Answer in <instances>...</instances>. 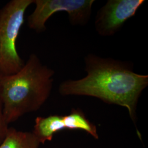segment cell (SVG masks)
Wrapping results in <instances>:
<instances>
[{"mask_svg":"<svg viewBox=\"0 0 148 148\" xmlns=\"http://www.w3.org/2000/svg\"><path fill=\"white\" fill-rule=\"evenodd\" d=\"M87 75L81 79L62 82V95H85L127 109L133 121L138 99L148 85V75L133 71L132 64L89 54L85 58Z\"/></svg>","mask_w":148,"mask_h":148,"instance_id":"1","label":"cell"},{"mask_svg":"<svg viewBox=\"0 0 148 148\" xmlns=\"http://www.w3.org/2000/svg\"><path fill=\"white\" fill-rule=\"evenodd\" d=\"M54 73L32 54L18 72L1 76L0 101L8 125L41 108L51 95Z\"/></svg>","mask_w":148,"mask_h":148,"instance_id":"2","label":"cell"},{"mask_svg":"<svg viewBox=\"0 0 148 148\" xmlns=\"http://www.w3.org/2000/svg\"><path fill=\"white\" fill-rule=\"evenodd\" d=\"M34 0H12L0 10V73L15 74L25 62L18 53L16 42L24 23L25 13Z\"/></svg>","mask_w":148,"mask_h":148,"instance_id":"3","label":"cell"},{"mask_svg":"<svg viewBox=\"0 0 148 148\" xmlns=\"http://www.w3.org/2000/svg\"><path fill=\"white\" fill-rule=\"evenodd\" d=\"M94 0H34L35 8L27 18L29 27L37 32L46 29V23L53 14L65 12L72 25H84L90 21Z\"/></svg>","mask_w":148,"mask_h":148,"instance_id":"4","label":"cell"},{"mask_svg":"<svg viewBox=\"0 0 148 148\" xmlns=\"http://www.w3.org/2000/svg\"><path fill=\"white\" fill-rule=\"evenodd\" d=\"M63 130H81L95 139L99 138L95 125L90 121L82 111L78 109H73L66 115L37 117L32 133L41 144L51 141L56 133Z\"/></svg>","mask_w":148,"mask_h":148,"instance_id":"5","label":"cell"},{"mask_svg":"<svg viewBox=\"0 0 148 148\" xmlns=\"http://www.w3.org/2000/svg\"><path fill=\"white\" fill-rule=\"evenodd\" d=\"M144 0H109L98 11L95 28L103 36H111L119 32L129 19L134 16Z\"/></svg>","mask_w":148,"mask_h":148,"instance_id":"6","label":"cell"},{"mask_svg":"<svg viewBox=\"0 0 148 148\" xmlns=\"http://www.w3.org/2000/svg\"><path fill=\"white\" fill-rule=\"evenodd\" d=\"M40 145L32 133L10 127L0 148H39Z\"/></svg>","mask_w":148,"mask_h":148,"instance_id":"7","label":"cell"},{"mask_svg":"<svg viewBox=\"0 0 148 148\" xmlns=\"http://www.w3.org/2000/svg\"><path fill=\"white\" fill-rule=\"evenodd\" d=\"M9 125L5 121L3 112L2 105L0 101V144L5 139L8 131Z\"/></svg>","mask_w":148,"mask_h":148,"instance_id":"8","label":"cell"},{"mask_svg":"<svg viewBox=\"0 0 148 148\" xmlns=\"http://www.w3.org/2000/svg\"><path fill=\"white\" fill-rule=\"evenodd\" d=\"M1 73H0V77H1Z\"/></svg>","mask_w":148,"mask_h":148,"instance_id":"9","label":"cell"}]
</instances>
